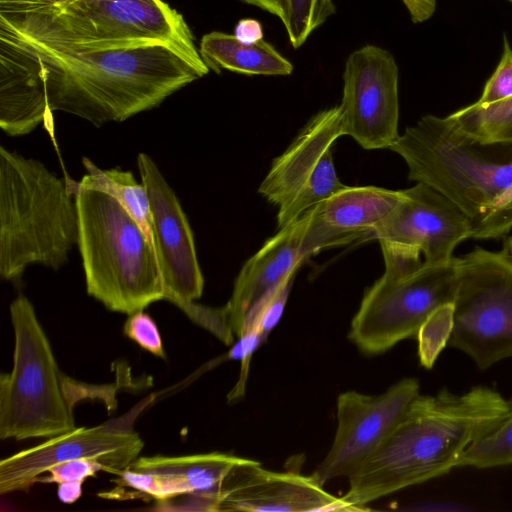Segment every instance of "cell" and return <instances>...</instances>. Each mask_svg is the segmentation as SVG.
Returning a JSON list of instances; mask_svg holds the SVG:
<instances>
[{
	"label": "cell",
	"mask_w": 512,
	"mask_h": 512,
	"mask_svg": "<svg viewBox=\"0 0 512 512\" xmlns=\"http://www.w3.org/2000/svg\"><path fill=\"white\" fill-rule=\"evenodd\" d=\"M335 12L333 0H285L281 22L291 46L300 48Z\"/></svg>",
	"instance_id": "obj_25"
},
{
	"label": "cell",
	"mask_w": 512,
	"mask_h": 512,
	"mask_svg": "<svg viewBox=\"0 0 512 512\" xmlns=\"http://www.w3.org/2000/svg\"><path fill=\"white\" fill-rule=\"evenodd\" d=\"M123 333L146 351L160 358H165L158 327L154 320L143 310L128 315L123 326Z\"/></svg>",
	"instance_id": "obj_30"
},
{
	"label": "cell",
	"mask_w": 512,
	"mask_h": 512,
	"mask_svg": "<svg viewBox=\"0 0 512 512\" xmlns=\"http://www.w3.org/2000/svg\"><path fill=\"white\" fill-rule=\"evenodd\" d=\"M137 166L151 209L153 248L161 273L165 299L179 306L199 299L204 278L194 236L174 190L154 160L139 153Z\"/></svg>",
	"instance_id": "obj_15"
},
{
	"label": "cell",
	"mask_w": 512,
	"mask_h": 512,
	"mask_svg": "<svg viewBox=\"0 0 512 512\" xmlns=\"http://www.w3.org/2000/svg\"><path fill=\"white\" fill-rule=\"evenodd\" d=\"M75 198L41 161L0 147V276L20 279L28 266L58 270L78 242Z\"/></svg>",
	"instance_id": "obj_5"
},
{
	"label": "cell",
	"mask_w": 512,
	"mask_h": 512,
	"mask_svg": "<svg viewBox=\"0 0 512 512\" xmlns=\"http://www.w3.org/2000/svg\"><path fill=\"white\" fill-rule=\"evenodd\" d=\"M510 97H512V47L504 35L501 59L476 103L488 105Z\"/></svg>",
	"instance_id": "obj_29"
},
{
	"label": "cell",
	"mask_w": 512,
	"mask_h": 512,
	"mask_svg": "<svg viewBox=\"0 0 512 512\" xmlns=\"http://www.w3.org/2000/svg\"><path fill=\"white\" fill-rule=\"evenodd\" d=\"M200 56L209 70H223L243 75L286 76L293 64L264 39L254 43L240 42L234 34L209 32L201 38Z\"/></svg>",
	"instance_id": "obj_20"
},
{
	"label": "cell",
	"mask_w": 512,
	"mask_h": 512,
	"mask_svg": "<svg viewBox=\"0 0 512 512\" xmlns=\"http://www.w3.org/2000/svg\"><path fill=\"white\" fill-rule=\"evenodd\" d=\"M245 4L255 6L267 13L278 17L281 21L284 17L285 0H239Z\"/></svg>",
	"instance_id": "obj_38"
},
{
	"label": "cell",
	"mask_w": 512,
	"mask_h": 512,
	"mask_svg": "<svg viewBox=\"0 0 512 512\" xmlns=\"http://www.w3.org/2000/svg\"><path fill=\"white\" fill-rule=\"evenodd\" d=\"M401 2L415 24L427 21L436 10V0H401Z\"/></svg>",
	"instance_id": "obj_35"
},
{
	"label": "cell",
	"mask_w": 512,
	"mask_h": 512,
	"mask_svg": "<svg viewBox=\"0 0 512 512\" xmlns=\"http://www.w3.org/2000/svg\"><path fill=\"white\" fill-rule=\"evenodd\" d=\"M398 80L396 60L382 47L365 45L348 56L340 103L344 135L367 150L389 149L399 137Z\"/></svg>",
	"instance_id": "obj_13"
},
{
	"label": "cell",
	"mask_w": 512,
	"mask_h": 512,
	"mask_svg": "<svg viewBox=\"0 0 512 512\" xmlns=\"http://www.w3.org/2000/svg\"><path fill=\"white\" fill-rule=\"evenodd\" d=\"M449 346L480 369L512 357V254L476 248L458 258Z\"/></svg>",
	"instance_id": "obj_8"
},
{
	"label": "cell",
	"mask_w": 512,
	"mask_h": 512,
	"mask_svg": "<svg viewBox=\"0 0 512 512\" xmlns=\"http://www.w3.org/2000/svg\"><path fill=\"white\" fill-rule=\"evenodd\" d=\"M403 196L402 190L345 186L309 209L302 241L307 259L320 250L373 235Z\"/></svg>",
	"instance_id": "obj_17"
},
{
	"label": "cell",
	"mask_w": 512,
	"mask_h": 512,
	"mask_svg": "<svg viewBox=\"0 0 512 512\" xmlns=\"http://www.w3.org/2000/svg\"><path fill=\"white\" fill-rule=\"evenodd\" d=\"M101 470L104 471L105 466L97 459H74L52 465L46 471L48 475L38 477L36 482L59 484L65 481H84L88 477L95 476Z\"/></svg>",
	"instance_id": "obj_31"
},
{
	"label": "cell",
	"mask_w": 512,
	"mask_h": 512,
	"mask_svg": "<svg viewBox=\"0 0 512 512\" xmlns=\"http://www.w3.org/2000/svg\"><path fill=\"white\" fill-rule=\"evenodd\" d=\"M234 36L245 44L257 43L264 37L262 24L253 18H243L237 22Z\"/></svg>",
	"instance_id": "obj_34"
},
{
	"label": "cell",
	"mask_w": 512,
	"mask_h": 512,
	"mask_svg": "<svg viewBox=\"0 0 512 512\" xmlns=\"http://www.w3.org/2000/svg\"><path fill=\"white\" fill-rule=\"evenodd\" d=\"M65 180L77 206V246L88 295L127 315L165 299L154 249L138 223L110 195Z\"/></svg>",
	"instance_id": "obj_6"
},
{
	"label": "cell",
	"mask_w": 512,
	"mask_h": 512,
	"mask_svg": "<svg viewBox=\"0 0 512 512\" xmlns=\"http://www.w3.org/2000/svg\"><path fill=\"white\" fill-rule=\"evenodd\" d=\"M458 258L424 264L404 275L384 273L365 292L351 321L349 338L365 354L383 353L400 341L416 337L427 318L453 303Z\"/></svg>",
	"instance_id": "obj_9"
},
{
	"label": "cell",
	"mask_w": 512,
	"mask_h": 512,
	"mask_svg": "<svg viewBox=\"0 0 512 512\" xmlns=\"http://www.w3.org/2000/svg\"><path fill=\"white\" fill-rule=\"evenodd\" d=\"M49 112L37 61L0 37V127L9 136L32 132Z\"/></svg>",
	"instance_id": "obj_19"
},
{
	"label": "cell",
	"mask_w": 512,
	"mask_h": 512,
	"mask_svg": "<svg viewBox=\"0 0 512 512\" xmlns=\"http://www.w3.org/2000/svg\"><path fill=\"white\" fill-rule=\"evenodd\" d=\"M508 2H510L512 4V0H507Z\"/></svg>",
	"instance_id": "obj_40"
},
{
	"label": "cell",
	"mask_w": 512,
	"mask_h": 512,
	"mask_svg": "<svg viewBox=\"0 0 512 512\" xmlns=\"http://www.w3.org/2000/svg\"><path fill=\"white\" fill-rule=\"evenodd\" d=\"M344 135L340 104L314 115L289 147L272 162L259 193L278 207L281 229L346 185L338 178L332 146Z\"/></svg>",
	"instance_id": "obj_11"
},
{
	"label": "cell",
	"mask_w": 512,
	"mask_h": 512,
	"mask_svg": "<svg viewBox=\"0 0 512 512\" xmlns=\"http://www.w3.org/2000/svg\"><path fill=\"white\" fill-rule=\"evenodd\" d=\"M190 318L213 332L226 344L233 341V332L229 326L227 313L224 307L213 309L197 305L193 302L182 303L178 306Z\"/></svg>",
	"instance_id": "obj_32"
},
{
	"label": "cell",
	"mask_w": 512,
	"mask_h": 512,
	"mask_svg": "<svg viewBox=\"0 0 512 512\" xmlns=\"http://www.w3.org/2000/svg\"><path fill=\"white\" fill-rule=\"evenodd\" d=\"M454 305L448 303L436 309L417 333L418 356L423 367H433L438 355L448 344L453 329Z\"/></svg>",
	"instance_id": "obj_27"
},
{
	"label": "cell",
	"mask_w": 512,
	"mask_h": 512,
	"mask_svg": "<svg viewBox=\"0 0 512 512\" xmlns=\"http://www.w3.org/2000/svg\"><path fill=\"white\" fill-rule=\"evenodd\" d=\"M296 272L288 274L248 310L241 334L254 332L267 338L282 316Z\"/></svg>",
	"instance_id": "obj_26"
},
{
	"label": "cell",
	"mask_w": 512,
	"mask_h": 512,
	"mask_svg": "<svg viewBox=\"0 0 512 512\" xmlns=\"http://www.w3.org/2000/svg\"><path fill=\"white\" fill-rule=\"evenodd\" d=\"M508 401L485 386L421 395L386 441L348 477L341 498L359 511L379 498L449 473L463 452L498 426Z\"/></svg>",
	"instance_id": "obj_2"
},
{
	"label": "cell",
	"mask_w": 512,
	"mask_h": 512,
	"mask_svg": "<svg viewBox=\"0 0 512 512\" xmlns=\"http://www.w3.org/2000/svg\"><path fill=\"white\" fill-rule=\"evenodd\" d=\"M447 117L472 141L512 145V97L488 105L475 102Z\"/></svg>",
	"instance_id": "obj_23"
},
{
	"label": "cell",
	"mask_w": 512,
	"mask_h": 512,
	"mask_svg": "<svg viewBox=\"0 0 512 512\" xmlns=\"http://www.w3.org/2000/svg\"><path fill=\"white\" fill-rule=\"evenodd\" d=\"M507 401L508 416L471 444L460 456L457 467L484 469L512 464V398Z\"/></svg>",
	"instance_id": "obj_24"
},
{
	"label": "cell",
	"mask_w": 512,
	"mask_h": 512,
	"mask_svg": "<svg viewBox=\"0 0 512 512\" xmlns=\"http://www.w3.org/2000/svg\"><path fill=\"white\" fill-rule=\"evenodd\" d=\"M13 366L0 375V439L50 438L76 428L49 340L25 295L10 304Z\"/></svg>",
	"instance_id": "obj_7"
},
{
	"label": "cell",
	"mask_w": 512,
	"mask_h": 512,
	"mask_svg": "<svg viewBox=\"0 0 512 512\" xmlns=\"http://www.w3.org/2000/svg\"><path fill=\"white\" fill-rule=\"evenodd\" d=\"M12 42L37 61L49 111L65 112L95 126L154 109L210 71L164 43L53 51Z\"/></svg>",
	"instance_id": "obj_1"
},
{
	"label": "cell",
	"mask_w": 512,
	"mask_h": 512,
	"mask_svg": "<svg viewBox=\"0 0 512 512\" xmlns=\"http://www.w3.org/2000/svg\"><path fill=\"white\" fill-rule=\"evenodd\" d=\"M84 481H65L58 484L57 496L64 504H72L82 495V484Z\"/></svg>",
	"instance_id": "obj_37"
},
{
	"label": "cell",
	"mask_w": 512,
	"mask_h": 512,
	"mask_svg": "<svg viewBox=\"0 0 512 512\" xmlns=\"http://www.w3.org/2000/svg\"><path fill=\"white\" fill-rule=\"evenodd\" d=\"M308 221L307 212L281 228L243 265L230 300L224 306L229 326L237 337L241 334L248 310L288 274L308 260L302 241Z\"/></svg>",
	"instance_id": "obj_18"
},
{
	"label": "cell",
	"mask_w": 512,
	"mask_h": 512,
	"mask_svg": "<svg viewBox=\"0 0 512 512\" xmlns=\"http://www.w3.org/2000/svg\"><path fill=\"white\" fill-rule=\"evenodd\" d=\"M82 164L87 173L80 181L74 180L75 184L113 197L138 223L153 247L150 201L144 184L131 171L119 167L101 169L87 157L82 158Z\"/></svg>",
	"instance_id": "obj_22"
},
{
	"label": "cell",
	"mask_w": 512,
	"mask_h": 512,
	"mask_svg": "<svg viewBox=\"0 0 512 512\" xmlns=\"http://www.w3.org/2000/svg\"><path fill=\"white\" fill-rule=\"evenodd\" d=\"M323 487L313 474L274 472L244 458L220 486L219 511H359Z\"/></svg>",
	"instance_id": "obj_16"
},
{
	"label": "cell",
	"mask_w": 512,
	"mask_h": 512,
	"mask_svg": "<svg viewBox=\"0 0 512 512\" xmlns=\"http://www.w3.org/2000/svg\"><path fill=\"white\" fill-rule=\"evenodd\" d=\"M244 458L210 452L186 456L138 457L131 469L178 480L188 491L219 494L220 486L228 473Z\"/></svg>",
	"instance_id": "obj_21"
},
{
	"label": "cell",
	"mask_w": 512,
	"mask_h": 512,
	"mask_svg": "<svg viewBox=\"0 0 512 512\" xmlns=\"http://www.w3.org/2000/svg\"><path fill=\"white\" fill-rule=\"evenodd\" d=\"M113 474L118 476L115 482L119 485L134 489L143 496L157 501L188 493L178 480L170 476L140 472L130 467L116 470Z\"/></svg>",
	"instance_id": "obj_28"
},
{
	"label": "cell",
	"mask_w": 512,
	"mask_h": 512,
	"mask_svg": "<svg viewBox=\"0 0 512 512\" xmlns=\"http://www.w3.org/2000/svg\"><path fill=\"white\" fill-rule=\"evenodd\" d=\"M70 0H0V11H15L36 7L58 6Z\"/></svg>",
	"instance_id": "obj_36"
},
{
	"label": "cell",
	"mask_w": 512,
	"mask_h": 512,
	"mask_svg": "<svg viewBox=\"0 0 512 512\" xmlns=\"http://www.w3.org/2000/svg\"><path fill=\"white\" fill-rule=\"evenodd\" d=\"M494 148L435 115L421 117L389 147L404 159L410 180L434 188L466 216L477 239L512 228V152Z\"/></svg>",
	"instance_id": "obj_3"
},
{
	"label": "cell",
	"mask_w": 512,
	"mask_h": 512,
	"mask_svg": "<svg viewBox=\"0 0 512 512\" xmlns=\"http://www.w3.org/2000/svg\"><path fill=\"white\" fill-rule=\"evenodd\" d=\"M419 394L415 378H404L378 395L340 394L332 446L313 472L319 483L353 474L392 434Z\"/></svg>",
	"instance_id": "obj_12"
},
{
	"label": "cell",
	"mask_w": 512,
	"mask_h": 512,
	"mask_svg": "<svg viewBox=\"0 0 512 512\" xmlns=\"http://www.w3.org/2000/svg\"><path fill=\"white\" fill-rule=\"evenodd\" d=\"M510 247H511V251H512V242H511V244H510Z\"/></svg>",
	"instance_id": "obj_39"
},
{
	"label": "cell",
	"mask_w": 512,
	"mask_h": 512,
	"mask_svg": "<svg viewBox=\"0 0 512 512\" xmlns=\"http://www.w3.org/2000/svg\"><path fill=\"white\" fill-rule=\"evenodd\" d=\"M260 334L254 332H246L238 337V341L228 353L229 359L240 360L242 363V371L240 380L235 388L231 391L229 399L237 398L243 394L245 379L247 376L248 366L254 351L265 341Z\"/></svg>",
	"instance_id": "obj_33"
},
{
	"label": "cell",
	"mask_w": 512,
	"mask_h": 512,
	"mask_svg": "<svg viewBox=\"0 0 512 512\" xmlns=\"http://www.w3.org/2000/svg\"><path fill=\"white\" fill-rule=\"evenodd\" d=\"M402 191L400 201L372 235L380 242L385 267L407 273L451 260L457 245L472 237L466 216L426 184Z\"/></svg>",
	"instance_id": "obj_10"
},
{
	"label": "cell",
	"mask_w": 512,
	"mask_h": 512,
	"mask_svg": "<svg viewBox=\"0 0 512 512\" xmlns=\"http://www.w3.org/2000/svg\"><path fill=\"white\" fill-rule=\"evenodd\" d=\"M0 36L53 51L164 43L203 63L183 15L163 0H70L58 6L0 11Z\"/></svg>",
	"instance_id": "obj_4"
},
{
	"label": "cell",
	"mask_w": 512,
	"mask_h": 512,
	"mask_svg": "<svg viewBox=\"0 0 512 512\" xmlns=\"http://www.w3.org/2000/svg\"><path fill=\"white\" fill-rule=\"evenodd\" d=\"M143 446L140 436L124 419L90 428L76 427L2 459L0 494L27 490L40 474L64 461L97 459L108 473L128 468L138 458Z\"/></svg>",
	"instance_id": "obj_14"
}]
</instances>
